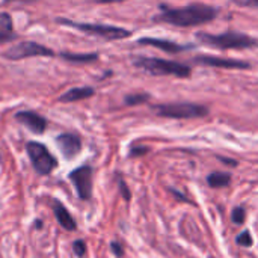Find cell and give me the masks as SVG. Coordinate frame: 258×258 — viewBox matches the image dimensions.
I'll use <instances>...</instances> for the list:
<instances>
[{
    "instance_id": "d4e9b609",
    "label": "cell",
    "mask_w": 258,
    "mask_h": 258,
    "mask_svg": "<svg viewBox=\"0 0 258 258\" xmlns=\"http://www.w3.org/2000/svg\"><path fill=\"white\" fill-rule=\"evenodd\" d=\"M110 249H112V252H113L118 258H121L124 255V248H122L121 243H118V242H112V243H110Z\"/></svg>"
},
{
    "instance_id": "3957f363",
    "label": "cell",
    "mask_w": 258,
    "mask_h": 258,
    "mask_svg": "<svg viewBox=\"0 0 258 258\" xmlns=\"http://www.w3.org/2000/svg\"><path fill=\"white\" fill-rule=\"evenodd\" d=\"M133 63L135 67L144 70L151 76H174V77L186 79L192 73V68L186 63L160 59V57H136Z\"/></svg>"
},
{
    "instance_id": "7c38bea8",
    "label": "cell",
    "mask_w": 258,
    "mask_h": 258,
    "mask_svg": "<svg viewBox=\"0 0 258 258\" xmlns=\"http://www.w3.org/2000/svg\"><path fill=\"white\" fill-rule=\"evenodd\" d=\"M138 44L141 45H151V47H156L159 50H163L166 53H181L187 48H190V45H181V44H177L174 41H168V39H162V38H141L138 41Z\"/></svg>"
},
{
    "instance_id": "ac0fdd59",
    "label": "cell",
    "mask_w": 258,
    "mask_h": 258,
    "mask_svg": "<svg viewBox=\"0 0 258 258\" xmlns=\"http://www.w3.org/2000/svg\"><path fill=\"white\" fill-rule=\"evenodd\" d=\"M237 245H240V246H245V248H249V246H252V243H254V240H252V236H251V233L249 231H243V233H240V236H237Z\"/></svg>"
},
{
    "instance_id": "ffe728a7",
    "label": "cell",
    "mask_w": 258,
    "mask_h": 258,
    "mask_svg": "<svg viewBox=\"0 0 258 258\" xmlns=\"http://www.w3.org/2000/svg\"><path fill=\"white\" fill-rule=\"evenodd\" d=\"M0 30L12 32V20L6 12H0Z\"/></svg>"
},
{
    "instance_id": "cb8c5ba5",
    "label": "cell",
    "mask_w": 258,
    "mask_h": 258,
    "mask_svg": "<svg viewBox=\"0 0 258 258\" xmlns=\"http://www.w3.org/2000/svg\"><path fill=\"white\" fill-rule=\"evenodd\" d=\"M236 5L243 8H255L258 9V0H233Z\"/></svg>"
},
{
    "instance_id": "7402d4cb",
    "label": "cell",
    "mask_w": 258,
    "mask_h": 258,
    "mask_svg": "<svg viewBox=\"0 0 258 258\" xmlns=\"http://www.w3.org/2000/svg\"><path fill=\"white\" fill-rule=\"evenodd\" d=\"M119 192H121V197H122L125 201H130L132 194H130V190H128V187H127V184H125L124 180H119Z\"/></svg>"
},
{
    "instance_id": "603a6c76",
    "label": "cell",
    "mask_w": 258,
    "mask_h": 258,
    "mask_svg": "<svg viewBox=\"0 0 258 258\" xmlns=\"http://www.w3.org/2000/svg\"><path fill=\"white\" fill-rule=\"evenodd\" d=\"M17 35L14 32H8V30H0V44H5V42H9L12 39H15Z\"/></svg>"
},
{
    "instance_id": "8992f818",
    "label": "cell",
    "mask_w": 258,
    "mask_h": 258,
    "mask_svg": "<svg viewBox=\"0 0 258 258\" xmlns=\"http://www.w3.org/2000/svg\"><path fill=\"white\" fill-rule=\"evenodd\" d=\"M26 151L32 162L33 169L39 175H48L57 166V160L47 150V147L39 142H29L26 145Z\"/></svg>"
},
{
    "instance_id": "e0dca14e",
    "label": "cell",
    "mask_w": 258,
    "mask_h": 258,
    "mask_svg": "<svg viewBox=\"0 0 258 258\" xmlns=\"http://www.w3.org/2000/svg\"><path fill=\"white\" fill-rule=\"evenodd\" d=\"M148 100H150L148 94H132V95H127L124 101L127 106H136V104H144Z\"/></svg>"
},
{
    "instance_id": "ba28073f",
    "label": "cell",
    "mask_w": 258,
    "mask_h": 258,
    "mask_svg": "<svg viewBox=\"0 0 258 258\" xmlns=\"http://www.w3.org/2000/svg\"><path fill=\"white\" fill-rule=\"evenodd\" d=\"M68 177L73 181V184L76 186L79 198L82 201L91 200V197H92V177H94L92 168L88 165L80 166V168L71 171Z\"/></svg>"
},
{
    "instance_id": "44dd1931",
    "label": "cell",
    "mask_w": 258,
    "mask_h": 258,
    "mask_svg": "<svg viewBox=\"0 0 258 258\" xmlns=\"http://www.w3.org/2000/svg\"><path fill=\"white\" fill-rule=\"evenodd\" d=\"M73 251L77 257H85L86 254V243L83 240H76L73 243Z\"/></svg>"
},
{
    "instance_id": "9c48e42d",
    "label": "cell",
    "mask_w": 258,
    "mask_h": 258,
    "mask_svg": "<svg viewBox=\"0 0 258 258\" xmlns=\"http://www.w3.org/2000/svg\"><path fill=\"white\" fill-rule=\"evenodd\" d=\"M197 63L204 67H213V68H225V70H248L251 65L240 59H228V57H218V56H197L194 59Z\"/></svg>"
},
{
    "instance_id": "52a82bcc",
    "label": "cell",
    "mask_w": 258,
    "mask_h": 258,
    "mask_svg": "<svg viewBox=\"0 0 258 258\" xmlns=\"http://www.w3.org/2000/svg\"><path fill=\"white\" fill-rule=\"evenodd\" d=\"M53 54H54L53 50L33 41H23L5 53V56L11 60H20L26 57H33V56H53Z\"/></svg>"
},
{
    "instance_id": "4316f807",
    "label": "cell",
    "mask_w": 258,
    "mask_h": 258,
    "mask_svg": "<svg viewBox=\"0 0 258 258\" xmlns=\"http://www.w3.org/2000/svg\"><path fill=\"white\" fill-rule=\"evenodd\" d=\"M219 160H221V162H224V163H227V165H230V166H237V160H234V159L219 157Z\"/></svg>"
},
{
    "instance_id": "30bf717a",
    "label": "cell",
    "mask_w": 258,
    "mask_h": 258,
    "mask_svg": "<svg viewBox=\"0 0 258 258\" xmlns=\"http://www.w3.org/2000/svg\"><path fill=\"white\" fill-rule=\"evenodd\" d=\"M56 144H57V147H59V150H60V153L63 154L65 159H73L82 150L80 138L77 135H73V133L59 135L56 138Z\"/></svg>"
},
{
    "instance_id": "9a60e30c",
    "label": "cell",
    "mask_w": 258,
    "mask_h": 258,
    "mask_svg": "<svg viewBox=\"0 0 258 258\" xmlns=\"http://www.w3.org/2000/svg\"><path fill=\"white\" fill-rule=\"evenodd\" d=\"M207 183L210 184V187H215V189L227 187L231 183V175L227 172H212L207 177Z\"/></svg>"
},
{
    "instance_id": "4fadbf2b",
    "label": "cell",
    "mask_w": 258,
    "mask_h": 258,
    "mask_svg": "<svg viewBox=\"0 0 258 258\" xmlns=\"http://www.w3.org/2000/svg\"><path fill=\"white\" fill-rule=\"evenodd\" d=\"M53 213H54V218L57 221V224L67 230V231H76L77 225H76V221L74 218L70 215V212L63 207V204L57 200L53 201Z\"/></svg>"
},
{
    "instance_id": "6da1fadb",
    "label": "cell",
    "mask_w": 258,
    "mask_h": 258,
    "mask_svg": "<svg viewBox=\"0 0 258 258\" xmlns=\"http://www.w3.org/2000/svg\"><path fill=\"white\" fill-rule=\"evenodd\" d=\"M218 17V9L203 3H192L183 8L160 6V12L154 21L178 27H194L213 21Z\"/></svg>"
},
{
    "instance_id": "2e32d148",
    "label": "cell",
    "mask_w": 258,
    "mask_h": 258,
    "mask_svg": "<svg viewBox=\"0 0 258 258\" xmlns=\"http://www.w3.org/2000/svg\"><path fill=\"white\" fill-rule=\"evenodd\" d=\"M60 57L73 62V63H91L98 59L97 53H88V54H74V53H60Z\"/></svg>"
},
{
    "instance_id": "d6986e66",
    "label": "cell",
    "mask_w": 258,
    "mask_h": 258,
    "mask_svg": "<svg viewBox=\"0 0 258 258\" xmlns=\"http://www.w3.org/2000/svg\"><path fill=\"white\" fill-rule=\"evenodd\" d=\"M245 218H246V212L242 209V207H236L233 210V215H231V219L236 225H242L245 222Z\"/></svg>"
},
{
    "instance_id": "5bb4252c",
    "label": "cell",
    "mask_w": 258,
    "mask_h": 258,
    "mask_svg": "<svg viewBox=\"0 0 258 258\" xmlns=\"http://www.w3.org/2000/svg\"><path fill=\"white\" fill-rule=\"evenodd\" d=\"M94 89L92 88H73L70 91H67L65 94H62L59 97L60 103H73V101H80L85 98H89L94 95Z\"/></svg>"
},
{
    "instance_id": "484cf974",
    "label": "cell",
    "mask_w": 258,
    "mask_h": 258,
    "mask_svg": "<svg viewBox=\"0 0 258 258\" xmlns=\"http://www.w3.org/2000/svg\"><path fill=\"white\" fill-rule=\"evenodd\" d=\"M147 153H148V148L147 147H135L130 151V157H139V156H144Z\"/></svg>"
},
{
    "instance_id": "f1b7e54d",
    "label": "cell",
    "mask_w": 258,
    "mask_h": 258,
    "mask_svg": "<svg viewBox=\"0 0 258 258\" xmlns=\"http://www.w3.org/2000/svg\"><path fill=\"white\" fill-rule=\"evenodd\" d=\"M33 225H35L36 230H41V228H42V221H41V219H36V221L33 222Z\"/></svg>"
},
{
    "instance_id": "5b68a950",
    "label": "cell",
    "mask_w": 258,
    "mask_h": 258,
    "mask_svg": "<svg viewBox=\"0 0 258 258\" xmlns=\"http://www.w3.org/2000/svg\"><path fill=\"white\" fill-rule=\"evenodd\" d=\"M57 23L62 24V26L77 29V30L83 32V33H88V35H92V36H100V38L109 39V41L124 39V38H128L132 35L130 30H125V29L116 27V26H109V24L77 23V21H71V20H65V18H57Z\"/></svg>"
},
{
    "instance_id": "8fae6325",
    "label": "cell",
    "mask_w": 258,
    "mask_h": 258,
    "mask_svg": "<svg viewBox=\"0 0 258 258\" xmlns=\"http://www.w3.org/2000/svg\"><path fill=\"white\" fill-rule=\"evenodd\" d=\"M15 118H17V121L24 124L30 132H33L36 135L44 133V130L47 128V119L44 116H41L39 113H36V112L23 110V112H18L15 115Z\"/></svg>"
},
{
    "instance_id": "277c9868",
    "label": "cell",
    "mask_w": 258,
    "mask_h": 258,
    "mask_svg": "<svg viewBox=\"0 0 258 258\" xmlns=\"http://www.w3.org/2000/svg\"><path fill=\"white\" fill-rule=\"evenodd\" d=\"M154 112L159 116L163 118H172V119H195V118H204L209 115V107L197 103L189 101H178V103H165V104H156Z\"/></svg>"
},
{
    "instance_id": "7a4b0ae2",
    "label": "cell",
    "mask_w": 258,
    "mask_h": 258,
    "mask_svg": "<svg viewBox=\"0 0 258 258\" xmlns=\"http://www.w3.org/2000/svg\"><path fill=\"white\" fill-rule=\"evenodd\" d=\"M197 39L204 44L210 45L218 50H243L251 48L257 45V41L246 35L239 32H225V33H197Z\"/></svg>"
},
{
    "instance_id": "83f0119b",
    "label": "cell",
    "mask_w": 258,
    "mask_h": 258,
    "mask_svg": "<svg viewBox=\"0 0 258 258\" xmlns=\"http://www.w3.org/2000/svg\"><path fill=\"white\" fill-rule=\"evenodd\" d=\"M95 3H119V2H124V0H92Z\"/></svg>"
}]
</instances>
